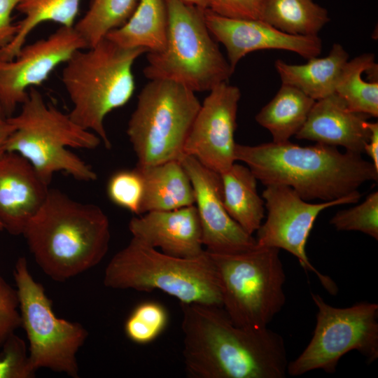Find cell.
Returning a JSON list of instances; mask_svg holds the SVG:
<instances>
[{"instance_id":"6da1fadb","label":"cell","mask_w":378,"mask_h":378,"mask_svg":"<svg viewBox=\"0 0 378 378\" xmlns=\"http://www.w3.org/2000/svg\"><path fill=\"white\" fill-rule=\"evenodd\" d=\"M183 358L193 378H284L285 341L268 327L237 326L222 307L181 304Z\"/></svg>"},{"instance_id":"7a4b0ae2","label":"cell","mask_w":378,"mask_h":378,"mask_svg":"<svg viewBox=\"0 0 378 378\" xmlns=\"http://www.w3.org/2000/svg\"><path fill=\"white\" fill-rule=\"evenodd\" d=\"M234 159L244 162L264 186H288L308 202L335 200L378 178V171L360 154L342 153L319 143L307 146L289 141L236 144Z\"/></svg>"},{"instance_id":"3957f363","label":"cell","mask_w":378,"mask_h":378,"mask_svg":"<svg viewBox=\"0 0 378 378\" xmlns=\"http://www.w3.org/2000/svg\"><path fill=\"white\" fill-rule=\"evenodd\" d=\"M22 235L42 271L54 281H64L103 260L111 240L110 223L98 206L49 188Z\"/></svg>"},{"instance_id":"277c9868","label":"cell","mask_w":378,"mask_h":378,"mask_svg":"<svg viewBox=\"0 0 378 378\" xmlns=\"http://www.w3.org/2000/svg\"><path fill=\"white\" fill-rule=\"evenodd\" d=\"M85 49L75 52L64 64L62 82L72 104L69 115L110 149L105 118L132 98L135 90L134 63L148 52L122 48L106 38Z\"/></svg>"},{"instance_id":"5b68a950","label":"cell","mask_w":378,"mask_h":378,"mask_svg":"<svg viewBox=\"0 0 378 378\" xmlns=\"http://www.w3.org/2000/svg\"><path fill=\"white\" fill-rule=\"evenodd\" d=\"M21 105L17 115L8 118L15 130L6 143V152L23 157L48 186L53 175L61 172L80 181L97 179L92 167L69 150L97 148L102 142L96 134L48 104L35 88L29 90Z\"/></svg>"},{"instance_id":"8992f818","label":"cell","mask_w":378,"mask_h":378,"mask_svg":"<svg viewBox=\"0 0 378 378\" xmlns=\"http://www.w3.org/2000/svg\"><path fill=\"white\" fill-rule=\"evenodd\" d=\"M103 282L113 289L160 290L178 300L180 304L222 307L216 271L206 250L195 258H178L132 237L108 263Z\"/></svg>"},{"instance_id":"52a82bcc","label":"cell","mask_w":378,"mask_h":378,"mask_svg":"<svg viewBox=\"0 0 378 378\" xmlns=\"http://www.w3.org/2000/svg\"><path fill=\"white\" fill-rule=\"evenodd\" d=\"M168 29L164 48L147 53L149 80H167L197 92L210 91L232 75L227 59L214 40L204 10L181 0H165Z\"/></svg>"},{"instance_id":"ba28073f","label":"cell","mask_w":378,"mask_h":378,"mask_svg":"<svg viewBox=\"0 0 378 378\" xmlns=\"http://www.w3.org/2000/svg\"><path fill=\"white\" fill-rule=\"evenodd\" d=\"M208 253L216 271L222 307L230 320L245 328L267 327L286 299L279 249L255 246L239 253Z\"/></svg>"},{"instance_id":"9c48e42d","label":"cell","mask_w":378,"mask_h":378,"mask_svg":"<svg viewBox=\"0 0 378 378\" xmlns=\"http://www.w3.org/2000/svg\"><path fill=\"white\" fill-rule=\"evenodd\" d=\"M195 92L167 80H150L138 95L127 134L137 166L180 160L200 108Z\"/></svg>"},{"instance_id":"30bf717a","label":"cell","mask_w":378,"mask_h":378,"mask_svg":"<svg viewBox=\"0 0 378 378\" xmlns=\"http://www.w3.org/2000/svg\"><path fill=\"white\" fill-rule=\"evenodd\" d=\"M316 308V322L312 337L293 360L288 374L297 377L315 370L335 373L340 360L351 351L361 354L368 364L378 358V304L367 301L347 307L328 304L311 293Z\"/></svg>"},{"instance_id":"8fae6325","label":"cell","mask_w":378,"mask_h":378,"mask_svg":"<svg viewBox=\"0 0 378 378\" xmlns=\"http://www.w3.org/2000/svg\"><path fill=\"white\" fill-rule=\"evenodd\" d=\"M13 276L31 366L36 371L47 368L78 377L76 356L88 337V330L79 323L56 316L52 301L32 276L25 258L18 259Z\"/></svg>"},{"instance_id":"7c38bea8","label":"cell","mask_w":378,"mask_h":378,"mask_svg":"<svg viewBox=\"0 0 378 378\" xmlns=\"http://www.w3.org/2000/svg\"><path fill=\"white\" fill-rule=\"evenodd\" d=\"M265 187L262 197L267 216L255 232L256 246L288 251L298 260L304 270L315 273L327 292L336 295L338 291L336 284L311 263L306 253V245L314 222L323 210L337 205L356 203L360 193L358 192L332 201L312 203L303 200L288 186L269 185Z\"/></svg>"},{"instance_id":"4fadbf2b","label":"cell","mask_w":378,"mask_h":378,"mask_svg":"<svg viewBox=\"0 0 378 378\" xmlns=\"http://www.w3.org/2000/svg\"><path fill=\"white\" fill-rule=\"evenodd\" d=\"M85 48L74 27H60L48 37L22 46L13 59L0 58V104L6 116L13 115L30 88L43 84L58 66Z\"/></svg>"},{"instance_id":"5bb4252c","label":"cell","mask_w":378,"mask_h":378,"mask_svg":"<svg viewBox=\"0 0 378 378\" xmlns=\"http://www.w3.org/2000/svg\"><path fill=\"white\" fill-rule=\"evenodd\" d=\"M239 88L223 83L209 91L201 104L184 146V155L221 174L236 161L234 132L237 127Z\"/></svg>"},{"instance_id":"9a60e30c","label":"cell","mask_w":378,"mask_h":378,"mask_svg":"<svg viewBox=\"0 0 378 378\" xmlns=\"http://www.w3.org/2000/svg\"><path fill=\"white\" fill-rule=\"evenodd\" d=\"M180 161L192 186L206 251L234 253L254 248L255 237L234 220L224 206L220 174L190 155H184Z\"/></svg>"},{"instance_id":"2e32d148","label":"cell","mask_w":378,"mask_h":378,"mask_svg":"<svg viewBox=\"0 0 378 378\" xmlns=\"http://www.w3.org/2000/svg\"><path fill=\"white\" fill-rule=\"evenodd\" d=\"M204 15L212 36L225 46L234 71L244 57L256 50H284L307 59L321 52L322 42L318 36L288 34L261 20L228 18L209 9L204 10Z\"/></svg>"},{"instance_id":"e0dca14e","label":"cell","mask_w":378,"mask_h":378,"mask_svg":"<svg viewBox=\"0 0 378 378\" xmlns=\"http://www.w3.org/2000/svg\"><path fill=\"white\" fill-rule=\"evenodd\" d=\"M128 228L133 238L170 255L192 258L205 251L195 204L144 213L133 217Z\"/></svg>"},{"instance_id":"ac0fdd59","label":"cell","mask_w":378,"mask_h":378,"mask_svg":"<svg viewBox=\"0 0 378 378\" xmlns=\"http://www.w3.org/2000/svg\"><path fill=\"white\" fill-rule=\"evenodd\" d=\"M48 185L21 155L0 156V222L13 235L22 234L48 195Z\"/></svg>"},{"instance_id":"d6986e66","label":"cell","mask_w":378,"mask_h":378,"mask_svg":"<svg viewBox=\"0 0 378 378\" xmlns=\"http://www.w3.org/2000/svg\"><path fill=\"white\" fill-rule=\"evenodd\" d=\"M370 116L350 111L335 93L315 101L307 118L295 135L331 146H342L346 151L361 154L369 139L367 123Z\"/></svg>"},{"instance_id":"ffe728a7","label":"cell","mask_w":378,"mask_h":378,"mask_svg":"<svg viewBox=\"0 0 378 378\" xmlns=\"http://www.w3.org/2000/svg\"><path fill=\"white\" fill-rule=\"evenodd\" d=\"M144 183L141 214L167 211L194 204L190 179L180 160L149 166H137Z\"/></svg>"},{"instance_id":"44dd1931","label":"cell","mask_w":378,"mask_h":378,"mask_svg":"<svg viewBox=\"0 0 378 378\" xmlns=\"http://www.w3.org/2000/svg\"><path fill=\"white\" fill-rule=\"evenodd\" d=\"M349 54L340 43H334L324 57H312L307 62L291 64L277 59L274 66L282 84L298 88L317 101L335 92Z\"/></svg>"},{"instance_id":"7402d4cb","label":"cell","mask_w":378,"mask_h":378,"mask_svg":"<svg viewBox=\"0 0 378 378\" xmlns=\"http://www.w3.org/2000/svg\"><path fill=\"white\" fill-rule=\"evenodd\" d=\"M168 16L165 0H139L133 13L106 38L125 48L162 51L166 44Z\"/></svg>"},{"instance_id":"603a6c76","label":"cell","mask_w":378,"mask_h":378,"mask_svg":"<svg viewBox=\"0 0 378 378\" xmlns=\"http://www.w3.org/2000/svg\"><path fill=\"white\" fill-rule=\"evenodd\" d=\"M220 176L226 211L246 232L253 235L265 217V202L258 195L257 178L246 165L235 162Z\"/></svg>"},{"instance_id":"cb8c5ba5","label":"cell","mask_w":378,"mask_h":378,"mask_svg":"<svg viewBox=\"0 0 378 378\" xmlns=\"http://www.w3.org/2000/svg\"><path fill=\"white\" fill-rule=\"evenodd\" d=\"M314 102L298 88L282 84L255 120L270 132L273 142H286L302 128Z\"/></svg>"},{"instance_id":"d4e9b609","label":"cell","mask_w":378,"mask_h":378,"mask_svg":"<svg viewBox=\"0 0 378 378\" xmlns=\"http://www.w3.org/2000/svg\"><path fill=\"white\" fill-rule=\"evenodd\" d=\"M81 0H21L16 10L24 15L18 23V29L12 41L0 49V58L13 59L25 45L29 35L40 24L54 22L60 27L75 24Z\"/></svg>"},{"instance_id":"484cf974","label":"cell","mask_w":378,"mask_h":378,"mask_svg":"<svg viewBox=\"0 0 378 378\" xmlns=\"http://www.w3.org/2000/svg\"><path fill=\"white\" fill-rule=\"evenodd\" d=\"M260 20L282 32L318 36L330 21L328 11L312 0H262Z\"/></svg>"},{"instance_id":"4316f807","label":"cell","mask_w":378,"mask_h":378,"mask_svg":"<svg viewBox=\"0 0 378 378\" xmlns=\"http://www.w3.org/2000/svg\"><path fill=\"white\" fill-rule=\"evenodd\" d=\"M375 57L373 53H363L344 65L335 94L354 112L368 116H378V82H367L362 78L365 71L375 69Z\"/></svg>"},{"instance_id":"83f0119b","label":"cell","mask_w":378,"mask_h":378,"mask_svg":"<svg viewBox=\"0 0 378 378\" xmlns=\"http://www.w3.org/2000/svg\"><path fill=\"white\" fill-rule=\"evenodd\" d=\"M139 0H93L89 10L74 27L91 48L130 18Z\"/></svg>"},{"instance_id":"f1b7e54d","label":"cell","mask_w":378,"mask_h":378,"mask_svg":"<svg viewBox=\"0 0 378 378\" xmlns=\"http://www.w3.org/2000/svg\"><path fill=\"white\" fill-rule=\"evenodd\" d=\"M169 323L166 307L157 301H144L138 304L125 321L124 330L127 337L138 344L155 341L165 330Z\"/></svg>"},{"instance_id":"f546056e","label":"cell","mask_w":378,"mask_h":378,"mask_svg":"<svg viewBox=\"0 0 378 378\" xmlns=\"http://www.w3.org/2000/svg\"><path fill=\"white\" fill-rule=\"evenodd\" d=\"M330 223L338 231H358L377 240V191L369 194L360 204L337 211Z\"/></svg>"},{"instance_id":"4dcf8cb0","label":"cell","mask_w":378,"mask_h":378,"mask_svg":"<svg viewBox=\"0 0 378 378\" xmlns=\"http://www.w3.org/2000/svg\"><path fill=\"white\" fill-rule=\"evenodd\" d=\"M106 191L109 200L115 205L136 215L141 214L144 183L135 168L114 173L108 181Z\"/></svg>"},{"instance_id":"1f68e13d","label":"cell","mask_w":378,"mask_h":378,"mask_svg":"<svg viewBox=\"0 0 378 378\" xmlns=\"http://www.w3.org/2000/svg\"><path fill=\"white\" fill-rule=\"evenodd\" d=\"M0 378H32L36 370L31 365L25 342L15 333L1 347Z\"/></svg>"},{"instance_id":"d6a6232c","label":"cell","mask_w":378,"mask_h":378,"mask_svg":"<svg viewBox=\"0 0 378 378\" xmlns=\"http://www.w3.org/2000/svg\"><path fill=\"white\" fill-rule=\"evenodd\" d=\"M21 325L17 289L0 276V349L6 339Z\"/></svg>"},{"instance_id":"836d02e7","label":"cell","mask_w":378,"mask_h":378,"mask_svg":"<svg viewBox=\"0 0 378 378\" xmlns=\"http://www.w3.org/2000/svg\"><path fill=\"white\" fill-rule=\"evenodd\" d=\"M262 0H211L209 10L228 18L260 20Z\"/></svg>"},{"instance_id":"e575fe53","label":"cell","mask_w":378,"mask_h":378,"mask_svg":"<svg viewBox=\"0 0 378 378\" xmlns=\"http://www.w3.org/2000/svg\"><path fill=\"white\" fill-rule=\"evenodd\" d=\"M21 0H0V49L9 44L18 29L12 22L11 14Z\"/></svg>"},{"instance_id":"d590c367","label":"cell","mask_w":378,"mask_h":378,"mask_svg":"<svg viewBox=\"0 0 378 378\" xmlns=\"http://www.w3.org/2000/svg\"><path fill=\"white\" fill-rule=\"evenodd\" d=\"M367 125L370 130V135L365 145L364 153L370 158L371 163L378 171V122L368 121Z\"/></svg>"},{"instance_id":"8d00e7d4","label":"cell","mask_w":378,"mask_h":378,"mask_svg":"<svg viewBox=\"0 0 378 378\" xmlns=\"http://www.w3.org/2000/svg\"><path fill=\"white\" fill-rule=\"evenodd\" d=\"M14 130L8 118H0V156L6 152V143Z\"/></svg>"},{"instance_id":"74e56055","label":"cell","mask_w":378,"mask_h":378,"mask_svg":"<svg viewBox=\"0 0 378 378\" xmlns=\"http://www.w3.org/2000/svg\"><path fill=\"white\" fill-rule=\"evenodd\" d=\"M181 1L202 10L209 9L211 0H181Z\"/></svg>"},{"instance_id":"f35d334b","label":"cell","mask_w":378,"mask_h":378,"mask_svg":"<svg viewBox=\"0 0 378 378\" xmlns=\"http://www.w3.org/2000/svg\"><path fill=\"white\" fill-rule=\"evenodd\" d=\"M8 118L4 111V108L1 106V104H0V118Z\"/></svg>"},{"instance_id":"ab89813d","label":"cell","mask_w":378,"mask_h":378,"mask_svg":"<svg viewBox=\"0 0 378 378\" xmlns=\"http://www.w3.org/2000/svg\"><path fill=\"white\" fill-rule=\"evenodd\" d=\"M4 230V226L2 223L0 222V231Z\"/></svg>"}]
</instances>
